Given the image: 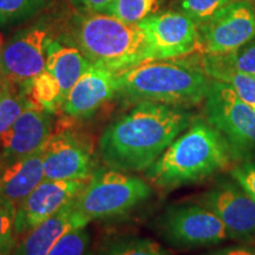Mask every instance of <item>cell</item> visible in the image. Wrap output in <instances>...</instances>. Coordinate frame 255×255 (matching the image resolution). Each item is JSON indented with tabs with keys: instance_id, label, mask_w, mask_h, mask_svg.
I'll return each mask as SVG.
<instances>
[{
	"instance_id": "cell-8",
	"label": "cell",
	"mask_w": 255,
	"mask_h": 255,
	"mask_svg": "<svg viewBox=\"0 0 255 255\" xmlns=\"http://www.w3.org/2000/svg\"><path fill=\"white\" fill-rule=\"evenodd\" d=\"M197 30L202 53L218 55L240 49L255 38L254 5L247 0H235Z\"/></svg>"
},
{
	"instance_id": "cell-12",
	"label": "cell",
	"mask_w": 255,
	"mask_h": 255,
	"mask_svg": "<svg viewBox=\"0 0 255 255\" xmlns=\"http://www.w3.org/2000/svg\"><path fill=\"white\" fill-rule=\"evenodd\" d=\"M89 178L66 181L44 180L17 206L15 228L18 238L72 202L87 186Z\"/></svg>"
},
{
	"instance_id": "cell-3",
	"label": "cell",
	"mask_w": 255,
	"mask_h": 255,
	"mask_svg": "<svg viewBox=\"0 0 255 255\" xmlns=\"http://www.w3.org/2000/svg\"><path fill=\"white\" fill-rule=\"evenodd\" d=\"M210 79L199 62L148 60L119 72L117 95L128 102H152L190 108L206 100Z\"/></svg>"
},
{
	"instance_id": "cell-24",
	"label": "cell",
	"mask_w": 255,
	"mask_h": 255,
	"mask_svg": "<svg viewBox=\"0 0 255 255\" xmlns=\"http://www.w3.org/2000/svg\"><path fill=\"white\" fill-rule=\"evenodd\" d=\"M52 0H0V26L9 25L37 14Z\"/></svg>"
},
{
	"instance_id": "cell-16",
	"label": "cell",
	"mask_w": 255,
	"mask_h": 255,
	"mask_svg": "<svg viewBox=\"0 0 255 255\" xmlns=\"http://www.w3.org/2000/svg\"><path fill=\"white\" fill-rule=\"evenodd\" d=\"M89 220L75 208V200L37 227L21 235L11 255H47L71 229L87 227Z\"/></svg>"
},
{
	"instance_id": "cell-5",
	"label": "cell",
	"mask_w": 255,
	"mask_h": 255,
	"mask_svg": "<svg viewBox=\"0 0 255 255\" xmlns=\"http://www.w3.org/2000/svg\"><path fill=\"white\" fill-rule=\"evenodd\" d=\"M144 180L114 168H97L75 199V208L89 221L121 216L151 196Z\"/></svg>"
},
{
	"instance_id": "cell-18",
	"label": "cell",
	"mask_w": 255,
	"mask_h": 255,
	"mask_svg": "<svg viewBox=\"0 0 255 255\" xmlns=\"http://www.w3.org/2000/svg\"><path fill=\"white\" fill-rule=\"evenodd\" d=\"M91 65L87 57L75 45L53 39L49 43L45 69L59 83L63 103H65L76 82Z\"/></svg>"
},
{
	"instance_id": "cell-15",
	"label": "cell",
	"mask_w": 255,
	"mask_h": 255,
	"mask_svg": "<svg viewBox=\"0 0 255 255\" xmlns=\"http://www.w3.org/2000/svg\"><path fill=\"white\" fill-rule=\"evenodd\" d=\"M117 91L119 72L91 65L70 90L63 110L72 119H88Z\"/></svg>"
},
{
	"instance_id": "cell-11",
	"label": "cell",
	"mask_w": 255,
	"mask_h": 255,
	"mask_svg": "<svg viewBox=\"0 0 255 255\" xmlns=\"http://www.w3.org/2000/svg\"><path fill=\"white\" fill-rule=\"evenodd\" d=\"M138 25L148 39L152 60L180 58L199 50L197 25L183 12L151 14Z\"/></svg>"
},
{
	"instance_id": "cell-19",
	"label": "cell",
	"mask_w": 255,
	"mask_h": 255,
	"mask_svg": "<svg viewBox=\"0 0 255 255\" xmlns=\"http://www.w3.org/2000/svg\"><path fill=\"white\" fill-rule=\"evenodd\" d=\"M202 70L212 68H226L237 70L239 72L247 73L255 77V43L246 44L240 49L227 53L207 55L202 53L197 60Z\"/></svg>"
},
{
	"instance_id": "cell-4",
	"label": "cell",
	"mask_w": 255,
	"mask_h": 255,
	"mask_svg": "<svg viewBox=\"0 0 255 255\" xmlns=\"http://www.w3.org/2000/svg\"><path fill=\"white\" fill-rule=\"evenodd\" d=\"M64 41L75 45L92 65L122 72L152 60L144 31L105 13L78 14Z\"/></svg>"
},
{
	"instance_id": "cell-6",
	"label": "cell",
	"mask_w": 255,
	"mask_h": 255,
	"mask_svg": "<svg viewBox=\"0 0 255 255\" xmlns=\"http://www.w3.org/2000/svg\"><path fill=\"white\" fill-rule=\"evenodd\" d=\"M205 119L218 130L237 162L255 159V109L226 83L212 79Z\"/></svg>"
},
{
	"instance_id": "cell-13",
	"label": "cell",
	"mask_w": 255,
	"mask_h": 255,
	"mask_svg": "<svg viewBox=\"0 0 255 255\" xmlns=\"http://www.w3.org/2000/svg\"><path fill=\"white\" fill-rule=\"evenodd\" d=\"M43 161L45 180H81L94 173V158L88 146L68 131L50 136L43 148Z\"/></svg>"
},
{
	"instance_id": "cell-34",
	"label": "cell",
	"mask_w": 255,
	"mask_h": 255,
	"mask_svg": "<svg viewBox=\"0 0 255 255\" xmlns=\"http://www.w3.org/2000/svg\"><path fill=\"white\" fill-rule=\"evenodd\" d=\"M8 84H9V83H7V84H6V85H5V87L0 88V97H1V96H2V94H4V92H5V90H6V88H7V87H8Z\"/></svg>"
},
{
	"instance_id": "cell-30",
	"label": "cell",
	"mask_w": 255,
	"mask_h": 255,
	"mask_svg": "<svg viewBox=\"0 0 255 255\" xmlns=\"http://www.w3.org/2000/svg\"><path fill=\"white\" fill-rule=\"evenodd\" d=\"M202 255H255V246L241 245V246L220 248V250L207 252Z\"/></svg>"
},
{
	"instance_id": "cell-23",
	"label": "cell",
	"mask_w": 255,
	"mask_h": 255,
	"mask_svg": "<svg viewBox=\"0 0 255 255\" xmlns=\"http://www.w3.org/2000/svg\"><path fill=\"white\" fill-rule=\"evenodd\" d=\"M12 87L13 84L9 83L5 92L0 97V138L28 105L34 103L23 85H19L17 90Z\"/></svg>"
},
{
	"instance_id": "cell-27",
	"label": "cell",
	"mask_w": 255,
	"mask_h": 255,
	"mask_svg": "<svg viewBox=\"0 0 255 255\" xmlns=\"http://www.w3.org/2000/svg\"><path fill=\"white\" fill-rule=\"evenodd\" d=\"M233 1L235 0H182L181 8L184 14L200 26Z\"/></svg>"
},
{
	"instance_id": "cell-14",
	"label": "cell",
	"mask_w": 255,
	"mask_h": 255,
	"mask_svg": "<svg viewBox=\"0 0 255 255\" xmlns=\"http://www.w3.org/2000/svg\"><path fill=\"white\" fill-rule=\"evenodd\" d=\"M52 113L32 103L0 138V155L6 162L39 151L50 138Z\"/></svg>"
},
{
	"instance_id": "cell-21",
	"label": "cell",
	"mask_w": 255,
	"mask_h": 255,
	"mask_svg": "<svg viewBox=\"0 0 255 255\" xmlns=\"http://www.w3.org/2000/svg\"><path fill=\"white\" fill-rule=\"evenodd\" d=\"M23 87L26 89L32 102L43 109L53 114L59 108H63L64 103L59 83L46 69Z\"/></svg>"
},
{
	"instance_id": "cell-9",
	"label": "cell",
	"mask_w": 255,
	"mask_h": 255,
	"mask_svg": "<svg viewBox=\"0 0 255 255\" xmlns=\"http://www.w3.org/2000/svg\"><path fill=\"white\" fill-rule=\"evenodd\" d=\"M195 202L221 220L231 240H255V201L235 180L222 178L196 196Z\"/></svg>"
},
{
	"instance_id": "cell-22",
	"label": "cell",
	"mask_w": 255,
	"mask_h": 255,
	"mask_svg": "<svg viewBox=\"0 0 255 255\" xmlns=\"http://www.w3.org/2000/svg\"><path fill=\"white\" fill-rule=\"evenodd\" d=\"M164 0H114L103 13L126 21L137 24L149 15L157 13Z\"/></svg>"
},
{
	"instance_id": "cell-10",
	"label": "cell",
	"mask_w": 255,
	"mask_h": 255,
	"mask_svg": "<svg viewBox=\"0 0 255 255\" xmlns=\"http://www.w3.org/2000/svg\"><path fill=\"white\" fill-rule=\"evenodd\" d=\"M52 40L46 24H36L18 31L5 43L0 70L8 83L26 85L45 70L47 46Z\"/></svg>"
},
{
	"instance_id": "cell-20",
	"label": "cell",
	"mask_w": 255,
	"mask_h": 255,
	"mask_svg": "<svg viewBox=\"0 0 255 255\" xmlns=\"http://www.w3.org/2000/svg\"><path fill=\"white\" fill-rule=\"evenodd\" d=\"M96 255H171L158 242L137 237H117L105 240Z\"/></svg>"
},
{
	"instance_id": "cell-7",
	"label": "cell",
	"mask_w": 255,
	"mask_h": 255,
	"mask_svg": "<svg viewBox=\"0 0 255 255\" xmlns=\"http://www.w3.org/2000/svg\"><path fill=\"white\" fill-rule=\"evenodd\" d=\"M156 231L171 246L196 248L231 240L214 213L196 202L168 207L155 221Z\"/></svg>"
},
{
	"instance_id": "cell-1",
	"label": "cell",
	"mask_w": 255,
	"mask_h": 255,
	"mask_svg": "<svg viewBox=\"0 0 255 255\" xmlns=\"http://www.w3.org/2000/svg\"><path fill=\"white\" fill-rule=\"evenodd\" d=\"M194 117L186 108L141 102L105 128L98 142L108 167L145 171L167 150Z\"/></svg>"
},
{
	"instance_id": "cell-2",
	"label": "cell",
	"mask_w": 255,
	"mask_h": 255,
	"mask_svg": "<svg viewBox=\"0 0 255 255\" xmlns=\"http://www.w3.org/2000/svg\"><path fill=\"white\" fill-rule=\"evenodd\" d=\"M234 161L227 143L206 119H194L187 130L145 170L162 189L187 186L208 178Z\"/></svg>"
},
{
	"instance_id": "cell-29",
	"label": "cell",
	"mask_w": 255,
	"mask_h": 255,
	"mask_svg": "<svg viewBox=\"0 0 255 255\" xmlns=\"http://www.w3.org/2000/svg\"><path fill=\"white\" fill-rule=\"evenodd\" d=\"M114 0H70L73 7L83 13H103Z\"/></svg>"
},
{
	"instance_id": "cell-32",
	"label": "cell",
	"mask_w": 255,
	"mask_h": 255,
	"mask_svg": "<svg viewBox=\"0 0 255 255\" xmlns=\"http://www.w3.org/2000/svg\"><path fill=\"white\" fill-rule=\"evenodd\" d=\"M7 81H6V79L4 78V76H2V72H1V70H0V88H2V87H5L6 84H7Z\"/></svg>"
},
{
	"instance_id": "cell-25",
	"label": "cell",
	"mask_w": 255,
	"mask_h": 255,
	"mask_svg": "<svg viewBox=\"0 0 255 255\" xmlns=\"http://www.w3.org/2000/svg\"><path fill=\"white\" fill-rule=\"evenodd\" d=\"M17 206L0 197V255H11L18 241L15 228Z\"/></svg>"
},
{
	"instance_id": "cell-31",
	"label": "cell",
	"mask_w": 255,
	"mask_h": 255,
	"mask_svg": "<svg viewBox=\"0 0 255 255\" xmlns=\"http://www.w3.org/2000/svg\"><path fill=\"white\" fill-rule=\"evenodd\" d=\"M4 46H5L4 36L0 33V62H1V56H2V51H4Z\"/></svg>"
},
{
	"instance_id": "cell-33",
	"label": "cell",
	"mask_w": 255,
	"mask_h": 255,
	"mask_svg": "<svg viewBox=\"0 0 255 255\" xmlns=\"http://www.w3.org/2000/svg\"><path fill=\"white\" fill-rule=\"evenodd\" d=\"M4 164H5L4 158H2V156L0 155V171H1V169H2V167H4Z\"/></svg>"
},
{
	"instance_id": "cell-28",
	"label": "cell",
	"mask_w": 255,
	"mask_h": 255,
	"mask_svg": "<svg viewBox=\"0 0 255 255\" xmlns=\"http://www.w3.org/2000/svg\"><path fill=\"white\" fill-rule=\"evenodd\" d=\"M231 176L255 201V159L239 162L232 168Z\"/></svg>"
},
{
	"instance_id": "cell-26",
	"label": "cell",
	"mask_w": 255,
	"mask_h": 255,
	"mask_svg": "<svg viewBox=\"0 0 255 255\" xmlns=\"http://www.w3.org/2000/svg\"><path fill=\"white\" fill-rule=\"evenodd\" d=\"M90 244L91 237L87 227L75 228L63 235L47 255H94Z\"/></svg>"
},
{
	"instance_id": "cell-17",
	"label": "cell",
	"mask_w": 255,
	"mask_h": 255,
	"mask_svg": "<svg viewBox=\"0 0 255 255\" xmlns=\"http://www.w3.org/2000/svg\"><path fill=\"white\" fill-rule=\"evenodd\" d=\"M45 180L43 149L34 154L6 162L0 171V197L15 206Z\"/></svg>"
}]
</instances>
